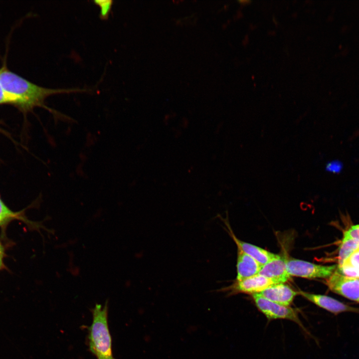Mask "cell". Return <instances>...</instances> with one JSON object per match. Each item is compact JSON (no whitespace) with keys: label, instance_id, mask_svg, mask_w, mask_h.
Wrapping results in <instances>:
<instances>
[{"label":"cell","instance_id":"obj_17","mask_svg":"<svg viewBox=\"0 0 359 359\" xmlns=\"http://www.w3.org/2000/svg\"><path fill=\"white\" fill-rule=\"evenodd\" d=\"M344 236L359 241V225L352 226L344 232Z\"/></svg>","mask_w":359,"mask_h":359},{"label":"cell","instance_id":"obj_13","mask_svg":"<svg viewBox=\"0 0 359 359\" xmlns=\"http://www.w3.org/2000/svg\"><path fill=\"white\" fill-rule=\"evenodd\" d=\"M359 247V241L344 236V238L339 247L338 255L339 266L342 265L345 261Z\"/></svg>","mask_w":359,"mask_h":359},{"label":"cell","instance_id":"obj_16","mask_svg":"<svg viewBox=\"0 0 359 359\" xmlns=\"http://www.w3.org/2000/svg\"><path fill=\"white\" fill-rule=\"evenodd\" d=\"M342 265L359 269V247L350 255Z\"/></svg>","mask_w":359,"mask_h":359},{"label":"cell","instance_id":"obj_18","mask_svg":"<svg viewBox=\"0 0 359 359\" xmlns=\"http://www.w3.org/2000/svg\"><path fill=\"white\" fill-rule=\"evenodd\" d=\"M339 164L336 162H331L327 164L326 169L328 172H336L339 170Z\"/></svg>","mask_w":359,"mask_h":359},{"label":"cell","instance_id":"obj_19","mask_svg":"<svg viewBox=\"0 0 359 359\" xmlns=\"http://www.w3.org/2000/svg\"><path fill=\"white\" fill-rule=\"evenodd\" d=\"M4 249L2 245H0V271L5 268L3 259L4 257Z\"/></svg>","mask_w":359,"mask_h":359},{"label":"cell","instance_id":"obj_6","mask_svg":"<svg viewBox=\"0 0 359 359\" xmlns=\"http://www.w3.org/2000/svg\"><path fill=\"white\" fill-rule=\"evenodd\" d=\"M275 284L271 279L259 274L245 279L240 281H236L231 286L222 288L218 291H230L229 295L238 293L251 294H259L263 290L272 285Z\"/></svg>","mask_w":359,"mask_h":359},{"label":"cell","instance_id":"obj_10","mask_svg":"<svg viewBox=\"0 0 359 359\" xmlns=\"http://www.w3.org/2000/svg\"><path fill=\"white\" fill-rule=\"evenodd\" d=\"M225 224L229 230L230 235L235 242L237 247L262 265L266 264L277 256V254L269 252L256 245L239 240L233 233L228 225V223L226 221Z\"/></svg>","mask_w":359,"mask_h":359},{"label":"cell","instance_id":"obj_9","mask_svg":"<svg viewBox=\"0 0 359 359\" xmlns=\"http://www.w3.org/2000/svg\"><path fill=\"white\" fill-rule=\"evenodd\" d=\"M286 259L277 255L262 267L258 274L264 276L275 284L284 283L290 278L286 268Z\"/></svg>","mask_w":359,"mask_h":359},{"label":"cell","instance_id":"obj_2","mask_svg":"<svg viewBox=\"0 0 359 359\" xmlns=\"http://www.w3.org/2000/svg\"><path fill=\"white\" fill-rule=\"evenodd\" d=\"M108 303L96 304L92 309L93 320L88 327L89 350L97 359H116L113 355L112 338L108 323Z\"/></svg>","mask_w":359,"mask_h":359},{"label":"cell","instance_id":"obj_12","mask_svg":"<svg viewBox=\"0 0 359 359\" xmlns=\"http://www.w3.org/2000/svg\"><path fill=\"white\" fill-rule=\"evenodd\" d=\"M14 219L22 220L35 229L43 227L41 224L33 222L26 219L21 212H14L11 210L0 197V227L3 231L8 224Z\"/></svg>","mask_w":359,"mask_h":359},{"label":"cell","instance_id":"obj_14","mask_svg":"<svg viewBox=\"0 0 359 359\" xmlns=\"http://www.w3.org/2000/svg\"><path fill=\"white\" fill-rule=\"evenodd\" d=\"M112 0H94V2L100 8V17L104 20L107 19L111 11Z\"/></svg>","mask_w":359,"mask_h":359},{"label":"cell","instance_id":"obj_8","mask_svg":"<svg viewBox=\"0 0 359 359\" xmlns=\"http://www.w3.org/2000/svg\"><path fill=\"white\" fill-rule=\"evenodd\" d=\"M259 294L273 302L290 306L295 297L298 295V292L286 284L279 283L270 285Z\"/></svg>","mask_w":359,"mask_h":359},{"label":"cell","instance_id":"obj_4","mask_svg":"<svg viewBox=\"0 0 359 359\" xmlns=\"http://www.w3.org/2000/svg\"><path fill=\"white\" fill-rule=\"evenodd\" d=\"M286 265L290 276L308 279L328 278L337 268L336 265L324 266L294 258L286 259Z\"/></svg>","mask_w":359,"mask_h":359},{"label":"cell","instance_id":"obj_15","mask_svg":"<svg viewBox=\"0 0 359 359\" xmlns=\"http://www.w3.org/2000/svg\"><path fill=\"white\" fill-rule=\"evenodd\" d=\"M13 104L18 106L17 99L12 95L7 92L0 81V105Z\"/></svg>","mask_w":359,"mask_h":359},{"label":"cell","instance_id":"obj_5","mask_svg":"<svg viewBox=\"0 0 359 359\" xmlns=\"http://www.w3.org/2000/svg\"><path fill=\"white\" fill-rule=\"evenodd\" d=\"M330 289L350 300L359 302V279L347 277L336 270L327 280Z\"/></svg>","mask_w":359,"mask_h":359},{"label":"cell","instance_id":"obj_11","mask_svg":"<svg viewBox=\"0 0 359 359\" xmlns=\"http://www.w3.org/2000/svg\"><path fill=\"white\" fill-rule=\"evenodd\" d=\"M262 266L253 258L238 248L236 281H240L257 274Z\"/></svg>","mask_w":359,"mask_h":359},{"label":"cell","instance_id":"obj_1","mask_svg":"<svg viewBox=\"0 0 359 359\" xmlns=\"http://www.w3.org/2000/svg\"><path fill=\"white\" fill-rule=\"evenodd\" d=\"M0 81L4 89L18 100L19 107L24 111L32 110L35 107H44L45 99L52 95L86 91L84 89H51L37 85L10 71L3 65L0 68Z\"/></svg>","mask_w":359,"mask_h":359},{"label":"cell","instance_id":"obj_3","mask_svg":"<svg viewBox=\"0 0 359 359\" xmlns=\"http://www.w3.org/2000/svg\"><path fill=\"white\" fill-rule=\"evenodd\" d=\"M251 295L258 310L268 320H290L304 328L296 309L290 306H286L270 301L259 294H254Z\"/></svg>","mask_w":359,"mask_h":359},{"label":"cell","instance_id":"obj_7","mask_svg":"<svg viewBox=\"0 0 359 359\" xmlns=\"http://www.w3.org/2000/svg\"><path fill=\"white\" fill-rule=\"evenodd\" d=\"M298 294L317 306L335 315L346 312L359 313V308L350 306L328 296L310 293L302 291H299Z\"/></svg>","mask_w":359,"mask_h":359},{"label":"cell","instance_id":"obj_20","mask_svg":"<svg viewBox=\"0 0 359 359\" xmlns=\"http://www.w3.org/2000/svg\"><path fill=\"white\" fill-rule=\"evenodd\" d=\"M358 278L359 279V276H358Z\"/></svg>","mask_w":359,"mask_h":359}]
</instances>
